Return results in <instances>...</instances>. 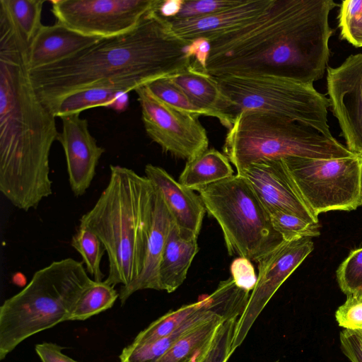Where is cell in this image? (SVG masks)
I'll return each instance as SVG.
<instances>
[{"instance_id":"6da1fadb","label":"cell","mask_w":362,"mask_h":362,"mask_svg":"<svg viewBox=\"0 0 362 362\" xmlns=\"http://www.w3.org/2000/svg\"><path fill=\"white\" fill-rule=\"evenodd\" d=\"M332 0H274L262 15L209 42L214 77L270 74L313 83L329 62Z\"/></svg>"},{"instance_id":"7a4b0ae2","label":"cell","mask_w":362,"mask_h":362,"mask_svg":"<svg viewBox=\"0 0 362 362\" xmlns=\"http://www.w3.org/2000/svg\"><path fill=\"white\" fill-rule=\"evenodd\" d=\"M29 46L11 21L0 19V192L24 211L52 194L49 154L59 134L56 117L31 82Z\"/></svg>"},{"instance_id":"3957f363","label":"cell","mask_w":362,"mask_h":362,"mask_svg":"<svg viewBox=\"0 0 362 362\" xmlns=\"http://www.w3.org/2000/svg\"><path fill=\"white\" fill-rule=\"evenodd\" d=\"M158 3L132 30L101 38L65 59L30 69L33 86L45 106L90 88L129 93L192 65V42L177 35L157 12Z\"/></svg>"},{"instance_id":"277c9868","label":"cell","mask_w":362,"mask_h":362,"mask_svg":"<svg viewBox=\"0 0 362 362\" xmlns=\"http://www.w3.org/2000/svg\"><path fill=\"white\" fill-rule=\"evenodd\" d=\"M155 187L146 177L127 167L110 165V177L79 226L93 231L107 255L104 280L127 286L140 275L151 226Z\"/></svg>"},{"instance_id":"5b68a950","label":"cell","mask_w":362,"mask_h":362,"mask_svg":"<svg viewBox=\"0 0 362 362\" xmlns=\"http://www.w3.org/2000/svg\"><path fill=\"white\" fill-rule=\"evenodd\" d=\"M93 281L83 263L71 257L36 271L20 292L0 307V359L28 337L69 320Z\"/></svg>"},{"instance_id":"8992f818","label":"cell","mask_w":362,"mask_h":362,"mask_svg":"<svg viewBox=\"0 0 362 362\" xmlns=\"http://www.w3.org/2000/svg\"><path fill=\"white\" fill-rule=\"evenodd\" d=\"M223 151L237 173L266 159H331L356 156L334 137L259 110H245L235 117L226 134Z\"/></svg>"},{"instance_id":"52a82bcc","label":"cell","mask_w":362,"mask_h":362,"mask_svg":"<svg viewBox=\"0 0 362 362\" xmlns=\"http://www.w3.org/2000/svg\"><path fill=\"white\" fill-rule=\"evenodd\" d=\"M228 100L225 111L228 129L245 110L276 114L334 137L328 124L329 98L313 83L270 74L215 77Z\"/></svg>"},{"instance_id":"ba28073f","label":"cell","mask_w":362,"mask_h":362,"mask_svg":"<svg viewBox=\"0 0 362 362\" xmlns=\"http://www.w3.org/2000/svg\"><path fill=\"white\" fill-rule=\"evenodd\" d=\"M197 192L206 211L219 224L229 255L257 262L284 241L241 175H233Z\"/></svg>"},{"instance_id":"9c48e42d","label":"cell","mask_w":362,"mask_h":362,"mask_svg":"<svg viewBox=\"0 0 362 362\" xmlns=\"http://www.w3.org/2000/svg\"><path fill=\"white\" fill-rule=\"evenodd\" d=\"M296 191L310 210L351 211L362 205V156L331 159L281 158Z\"/></svg>"},{"instance_id":"30bf717a","label":"cell","mask_w":362,"mask_h":362,"mask_svg":"<svg viewBox=\"0 0 362 362\" xmlns=\"http://www.w3.org/2000/svg\"><path fill=\"white\" fill-rule=\"evenodd\" d=\"M57 23L81 34L110 37L134 29L158 0H52Z\"/></svg>"},{"instance_id":"8fae6325","label":"cell","mask_w":362,"mask_h":362,"mask_svg":"<svg viewBox=\"0 0 362 362\" xmlns=\"http://www.w3.org/2000/svg\"><path fill=\"white\" fill-rule=\"evenodd\" d=\"M134 91L146 132L163 152L189 161L208 149L207 132L199 117L165 103L146 86Z\"/></svg>"},{"instance_id":"7c38bea8","label":"cell","mask_w":362,"mask_h":362,"mask_svg":"<svg viewBox=\"0 0 362 362\" xmlns=\"http://www.w3.org/2000/svg\"><path fill=\"white\" fill-rule=\"evenodd\" d=\"M313 249V243L308 238L284 240L257 262V281L238 320L231 354L242 344L254 322L279 288Z\"/></svg>"},{"instance_id":"4fadbf2b","label":"cell","mask_w":362,"mask_h":362,"mask_svg":"<svg viewBox=\"0 0 362 362\" xmlns=\"http://www.w3.org/2000/svg\"><path fill=\"white\" fill-rule=\"evenodd\" d=\"M327 90L346 148L362 156V53L327 68Z\"/></svg>"},{"instance_id":"5bb4252c","label":"cell","mask_w":362,"mask_h":362,"mask_svg":"<svg viewBox=\"0 0 362 362\" xmlns=\"http://www.w3.org/2000/svg\"><path fill=\"white\" fill-rule=\"evenodd\" d=\"M237 174L250 185L270 214L283 211L308 222L319 223L293 185L282 159H266L252 163Z\"/></svg>"},{"instance_id":"9a60e30c","label":"cell","mask_w":362,"mask_h":362,"mask_svg":"<svg viewBox=\"0 0 362 362\" xmlns=\"http://www.w3.org/2000/svg\"><path fill=\"white\" fill-rule=\"evenodd\" d=\"M62 131L57 141L65 154L69 183L75 197H81L90 186L105 149L98 146L88 129L87 119L74 114L60 117Z\"/></svg>"},{"instance_id":"2e32d148","label":"cell","mask_w":362,"mask_h":362,"mask_svg":"<svg viewBox=\"0 0 362 362\" xmlns=\"http://www.w3.org/2000/svg\"><path fill=\"white\" fill-rule=\"evenodd\" d=\"M144 172L161 194L180 233L197 238L206 212L199 195L176 181L161 167L149 163Z\"/></svg>"},{"instance_id":"e0dca14e","label":"cell","mask_w":362,"mask_h":362,"mask_svg":"<svg viewBox=\"0 0 362 362\" xmlns=\"http://www.w3.org/2000/svg\"><path fill=\"white\" fill-rule=\"evenodd\" d=\"M274 0H243L232 8L209 16L185 20H168L180 37L189 42H209L255 20L264 13Z\"/></svg>"},{"instance_id":"ac0fdd59","label":"cell","mask_w":362,"mask_h":362,"mask_svg":"<svg viewBox=\"0 0 362 362\" xmlns=\"http://www.w3.org/2000/svg\"><path fill=\"white\" fill-rule=\"evenodd\" d=\"M173 223V218L161 194L155 187L152 221L146 243L142 271L134 282L127 286H121L119 291V299L122 305H124L127 299L138 291L144 289L160 291V261Z\"/></svg>"},{"instance_id":"d6986e66","label":"cell","mask_w":362,"mask_h":362,"mask_svg":"<svg viewBox=\"0 0 362 362\" xmlns=\"http://www.w3.org/2000/svg\"><path fill=\"white\" fill-rule=\"evenodd\" d=\"M100 39L81 34L57 22L52 25H43L29 46V69L65 59Z\"/></svg>"},{"instance_id":"ffe728a7","label":"cell","mask_w":362,"mask_h":362,"mask_svg":"<svg viewBox=\"0 0 362 362\" xmlns=\"http://www.w3.org/2000/svg\"><path fill=\"white\" fill-rule=\"evenodd\" d=\"M168 77L196 107L217 118L227 128L224 113L228 100L214 76L191 65Z\"/></svg>"},{"instance_id":"44dd1931","label":"cell","mask_w":362,"mask_h":362,"mask_svg":"<svg viewBox=\"0 0 362 362\" xmlns=\"http://www.w3.org/2000/svg\"><path fill=\"white\" fill-rule=\"evenodd\" d=\"M199 250L197 238L183 236L174 222L160 261V291L172 293L183 284Z\"/></svg>"},{"instance_id":"7402d4cb","label":"cell","mask_w":362,"mask_h":362,"mask_svg":"<svg viewBox=\"0 0 362 362\" xmlns=\"http://www.w3.org/2000/svg\"><path fill=\"white\" fill-rule=\"evenodd\" d=\"M231 317L216 315L200 323L178 339L156 362H199L220 325Z\"/></svg>"},{"instance_id":"603a6c76","label":"cell","mask_w":362,"mask_h":362,"mask_svg":"<svg viewBox=\"0 0 362 362\" xmlns=\"http://www.w3.org/2000/svg\"><path fill=\"white\" fill-rule=\"evenodd\" d=\"M233 175V170L228 158L220 151L210 148L187 162L178 182L198 191Z\"/></svg>"},{"instance_id":"cb8c5ba5","label":"cell","mask_w":362,"mask_h":362,"mask_svg":"<svg viewBox=\"0 0 362 362\" xmlns=\"http://www.w3.org/2000/svg\"><path fill=\"white\" fill-rule=\"evenodd\" d=\"M122 93L124 91L111 88H86L64 96L48 109L56 117H62L80 114L82 111L93 107H111Z\"/></svg>"},{"instance_id":"d4e9b609","label":"cell","mask_w":362,"mask_h":362,"mask_svg":"<svg viewBox=\"0 0 362 362\" xmlns=\"http://www.w3.org/2000/svg\"><path fill=\"white\" fill-rule=\"evenodd\" d=\"M44 0H0V12L16 25L30 45L43 25L41 16Z\"/></svg>"},{"instance_id":"484cf974","label":"cell","mask_w":362,"mask_h":362,"mask_svg":"<svg viewBox=\"0 0 362 362\" xmlns=\"http://www.w3.org/2000/svg\"><path fill=\"white\" fill-rule=\"evenodd\" d=\"M119 298L115 286L105 281H95L81 294L69 317V320H84L110 308Z\"/></svg>"},{"instance_id":"4316f807","label":"cell","mask_w":362,"mask_h":362,"mask_svg":"<svg viewBox=\"0 0 362 362\" xmlns=\"http://www.w3.org/2000/svg\"><path fill=\"white\" fill-rule=\"evenodd\" d=\"M197 325V320L192 317L163 338L144 344L132 342L122 350L120 362H156L178 339Z\"/></svg>"},{"instance_id":"83f0119b","label":"cell","mask_w":362,"mask_h":362,"mask_svg":"<svg viewBox=\"0 0 362 362\" xmlns=\"http://www.w3.org/2000/svg\"><path fill=\"white\" fill-rule=\"evenodd\" d=\"M204 302L205 296L195 303L182 305L175 310L167 313L139 332L133 343H148L170 334L197 312Z\"/></svg>"},{"instance_id":"f1b7e54d","label":"cell","mask_w":362,"mask_h":362,"mask_svg":"<svg viewBox=\"0 0 362 362\" xmlns=\"http://www.w3.org/2000/svg\"><path fill=\"white\" fill-rule=\"evenodd\" d=\"M71 245L81 256L82 262L93 280L103 281L100 263L105 250L99 238L88 228L79 226L71 238Z\"/></svg>"},{"instance_id":"f546056e","label":"cell","mask_w":362,"mask_h":362,"mask_svg":"<svg viewBox=\"0 0 362 362\" xmlns=\"http://www.w3.org/2000/svg\"><path fill=\"white\" fill-rule=\"evenodd\" d=\"M146 86L153 95L173 107L199 117L208 116L205 111L196 107L168 76L153 80Z\"/></svg>"},{"instance_id":"4dcf8cb0","label":"cell","mask_w":362,"mask_h":362,"mask_svg":"<svg viewBox=\"0 0 362 362\" xmlns=\"http://www.w3.org/2000/svg\"><path fill=\"white\" fill-rule=\"evenodd\" d=\"M272 224L284 241L320 235L319 223H310L294 214L277 211L270 214Z\"/></svg>"},{"instance_id":"1f68e13d","label":"cell","mask_w":362,"mask_h":362,"mask_svg":"<svg viewBox=\"0 0 362 362\" xmlns=\"http://www.w3.org/2000/svg\"><path fill=\"white\" fill-rule=\"evenodd\" d=\"M338 25L342 39L355 47H362V0L341 1Z\"/></svg>"},{"instance_id":"d6a6232c","label":"cell","mask_w":362,"mask_h":362,"mask_svg":"<svg viewBox=\"0 0 362 362\" xmlns=\"http://www.w3.org/2000/svg\"><path fill=\"white\" fill-rule=\"evenodd\" d=\"M342 292L349 296L362 295V247L351 251L337 270Z\"/></svg>"},{"instance_id":"836d02e7","label":"cell","mask_w":362,"mask_h":362,"mask_svg":"<svg viewBox=\"0 0 362 362\" xmlns=\"http://www.w3.org/2000/svg\"><path fill=\"white\" fill-rule=\"evenodd\" d=\"M240 316L227 318L220 325L211 346L199 362H227L232 355L230 350Z\"/></svg>"},{"instance_id":"e575fe53","label":"cell","mask_w":362,"mask_h":362,"mask_svg":"<svg viewBox=\"0 0 362 362\" xmlns=\"http://www.w3.org/2000/svg\"><path fill=\"white\" fill-rule=\"evenodd\" d=\"M242 1L243 0H183L179 13L171 19L185 20L209 16L235 6Z\"/></svg>"},{"instance_id":"d590c367","label":"cell","mask_w":362,"mask_h":362,"mask_svg":"<svg viewBox=\"0 0 362 362\" xmlns=\"http://www.w3.org/2000/svg\"><path fill=\"white\" fill-rule=\"evenodd\" d=\"M335 317L338 325L346 329H362V295L346 296V301L337 308Z\"/></svg>"},{"instance_id":"8d00e7d4","label":"cell","mask_w":362,"mask_h":362,"mask_svg":"<svg viewBox=\"0 0 362 362\" xmlns=\"http://www.w3.org/2000/svg\"><path fill=\"white\" fill-rule=\"evenodd\" d=\"M230 273L239 288L249 292L252 291L257 277L250 260L240 257L235 259L230 265Z\"/></svg>"},{"instance_id":"74e56055","label":"cell","mask_w":362,"mask_h":362,"mask_svg":"<svg viewBox=\"0 0 362 362\" xmlns=\"http://www.w3.org/2000/svg\"><path fill=\"white\" fill-rule=\"evenodd\" d=\"M341 348L351 362H362V334L344 329L339 334Z\"/></svg>"},{"instance_id":"f35d334b","label":"cell","mask_w":362,"mask_h":362,"mask_svg":"<svg viewBox=\"0 0 362 362\" xmlns=\"http://www.w3.org/2000/svg\"><path fill=\"white\" fill-rule=\"evenodd\" d=\"M57 344L43 342L35 346V351L42 362H78L62 352Z\"/></svg>"},{"instance_id":"ab89813d","label":"cell","mask_w":362,"mask_h":362,"mask_svg":"<svg viewBox=\"0 0 362 362\" xmlns=\"http://www.w3.org/2000/svg\"><path fill=\"white\" fill-rule=\"evenodd\" d=\"M183 0H158L157 12L165 19L175 18L179 13Z\"/></svg>"},{"instance_id":"60d3db41","label":"cell","mask_w":362,"mask_h":362,"mask_svg":"<svg viewBox=\"0 0 362 362\" xmlns=\"http://www.w3.org/2000/svg\"><path fill=\"white\" fill-rule=\"evenodd\" d=\"M355 331H357V332H358L359 333H361L362 334V329L355 330Z\"/></svg>"},{"instance_id":"b9f144b4","label":"cell","mask_w":362,"mask_h":362,"mask_svg":"<svg viewBox=\"0 0 362 362\" xmlns=\"http://www.w3.org/2000/svg\"><path fill=\"white\" fill-rule=\"evenodd\" d=\"M361 189H362V166H361Z\"/></svg>"},{"instance_id":"7bdbcfd3","label":"cell","mask_w":362,"mask_h":362,"mask_svg":"<svg viewBox=\"0 0 362 362\" xmlns=\"http://www.w3.org/2000/svg\"><path fill=\"white\" fill-rule=\"evenodd\" d=\"M274 362H281V361H274Z\"/></svg>"}]
</instances>
